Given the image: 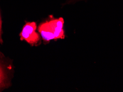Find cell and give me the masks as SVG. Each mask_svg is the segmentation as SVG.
<instances>
[{"mask_svg": "<svg viewBox=\"0 0 123 92\" xmlns=\"http://www.w3.org/2000/svg\"><path fill=\"white\" fill-rule=\"evenodd\" d=\"M64 23L63 18L47 20L39 24L37 29L44 42L49 43L51 40L64 38Z\"/></svg>", "mask_w": 123, "mask_h": 92, "instance_id": "obj_1", "label": "cell"}, {"mask_svg": "<svg viewBox=\"0 0 123 92\" xmlns=\"http://www.w3.org/2000/svg\"><path fill=\"white\" fill-rule=\"evenodd\" d=\"M14 73L13 60L0 51V92L11 87Z\"/></svg>", "mask_w": 123, "mask_h": 92, "instance_id": "obj_2", "label": "cell"}, {"mask_svg": "<svg viewBox=\"0 0 123 92\" xmlns=\"http://www.w3.org/2000/svg\"><path fill=\"white\" fill-rule=\"evenodd\" d=\"M37 24L34 22H27L19 33L20 40H25L32 46H37L41 44V37L36 30Z\"/></svg>", "mask_w": 123, "mask_h": 92, "instance_id": "obj_3", "label": "cell"}, {"mask_svg": "<svg viewBox=\"0 0 123 92\" xmlns=\"http://www.w3.org/2000/svg\"><path fill=\"white\" fill-rule=\"evenodd\" d=\"M3 44V40L2 38V17L1 12H0V44L2 45Z\"/></svg>", "mask_w": 123, "mask_h": 92, "instance_id": "obj_4", "label": "cell"}]
</instances>
